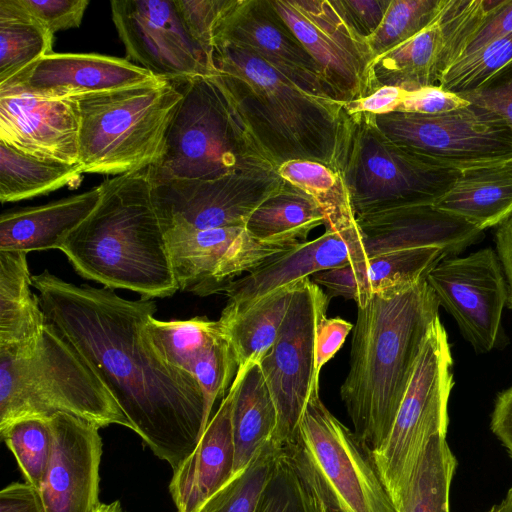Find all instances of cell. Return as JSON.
Segmentation results:
<instances>
[{"instance_id":"1","label":"cell","mask_w":512,"mask_h":512,"mask_svg":"<svg viewBox=\"0 0 512 512\" xmlns=\"http://www.w3.org/2000/svg\"><path fill=\"white\" fill-rule=\"evenodd\" d=\"M46 322L86 360L131 430L175 469L203 431L204 396L196 378L164 360L145 329L157 306L114 289L76 285L44 270L32 274Z\"/></svg>"},{"instance_id":"2","label":"cell","mask_w":512,"mask_h":512,"mask_svg":"<svg viewBox=\"0 0 512 512\" xmlns=\"http://www.w3.org/2000/svg\"><path fill=\"white\" fill-rule=\"evenodd\" d=\"M439 306L424 277L375 293L357 307L340 396L355 436L370 451L392 429Z\"/></svg>"},{"instance_id":"3","label":"cell","mask_w":512,"mask_h":512,"mask_svg":"<svg viewBox=\"0 0 512 512\" xmlns=\"http://www.w3.org/2000/svg\"><path fill=\"white\" fill-rule=\"evenodd\" d=\"M93 212L63 241L61 250L83 278L146 299L179 289L148 170L107 179Z\"/></svg>"},{"instance_id":"4","label":"cell","mask_w":512,"mask_h":512,"mask_svg":"<svg viewBox=\"0 0 512 512\" xmlns=\"http://www.w3.org/2000/svg\"><path fill=\"white\" fill-rule=\"evenodd\" d=\"M212 60L211 76L278 167L311 160L336 171L343 103L302 87L259 56L231 44H214Z\"/></svg>"},{"instance_id":"5","label":"cell","mask_w":512,"mask_h":512,"mask_svg":"<svg viewBox=\"0 0 512 512\" xmlns=\"http://www.w3.org/2000/svg\"><path fill=\"white\" fill-rule=\"evenodd\" d=\"M66 413L99 429L131 425L99 376L49 323L33 342L0 349V430Z\"/></svg>"},{"instance_id":"6","label":"cell","mask_w":512,"mask_h":512,"mask_svg":"<svg viewBox=\"0 0 512 512\" xmlns=\"http://www.w3.org/2000/svg\"><path fill=\"white\" fill-rule=\"evenodd\" d=\"M174 82L182 100L161 159L147 168L151 180H212L240 172L278 170L211 75Z\"/></svg>"},{"instance_id":"7","label":"cell","mask_w":512,"mask_h":512,"mask_svg":"<svg viewBox=\"0 0 512 512\" xmlns=\"http://www.w3.org/2000/svg\"><path fill=\"white\" fill-rule=\"evenodd\" d=\"M71 99L79 115L82 173L118 176L158 163L182 92L176 82L155 77Z\"/></svg>"},{"instance_id":"8","label":"cell","mask_w":512,"mask_h":512,"mask_svg":"<svg viewBox=\"0 0 512 512\" xmlns=\"http://www.w3.org/2000/svg\"><path fill=\"white\" fill-rule=\"evenodd\" d=\"M336 171L347 189L355 219L399 208L435 205L460 171L437 165L386 137L374 115L348 113Z\"/></svg>"},{"instance_id":"9","label":"cell","mask_w":512,"mask_h":512,"mask_svg":"<svg viewBox=\"0 0 512 512\" xmlns=\"http://www.w3.org/2000/svg\"><path fill=\"white\" fill-rule=\"evenodd\" d=\"M326 512H397L370 450L312 394L292 444L282 447Z\"/></svg>"},{"instance_id":"10","label":"cell","mask_w":512,"mask_h":512,"mask_svg":"<svg viewBox=\"0 0 512 512\" xmlns=\"http://www.w3.org/2000/svg\"><path fill=\"white\" fill-rule=\"evenodd\" d=\"M452 357L437 317L431 325L413 375L386 441L370 451L397 512H401L415 468L430 437L448 430L453 387Z\"/></svg>"},{"instance_id":"11","label":"cell","mask_w":512,"mask_h":512,"mask_svg":"<svg viewBox=\"0 0 512 512\" xmlns=\"http://www.w3.org/2000/svg\"><path fill=\"white\" fill-rule=\"evenodd\" d=\"M329 300L310 277L300 280L277 339L259 363L277 409L272 442L278 447L294 442L304 410L319 392L316 334Z\"/></svg>"},{"instance_id":"12","label":"cell","mask_w":512,"mask_h":512,"mask_svg":"<svg viewBox=\"0 0 512 512\" xmlns=\"http://www.w3.org/2000/svg\"><path fill=\"white\" fill-rule=\"evenodd\" d=\"M374 120L390 140L440 166L462 171L512 158V129L471 103L438 115L394 111Z\"/></svg>"},{"instance_id":"13","label":"cell","mask_w":512,"mask_h":512,"mask_svg":"<svg viewBox=\"0 0 512 512\" xmlns=\"http://www.w3.org/2000/svg\"><path fill=\"white\" fill-rule=\"evenodd\" d=\"M271 2L316 61L337 101L345 105L378 89L368 41L355 32L333 0Z\"/></svg>"},{"instance_id":"14","label":"cell","mask_w":512,"mask_h":512,"mask_svg":"<svg viewBox=\"0 0 512 512\" xmlns=\"http://www.w3.org/2000/svg\"><path fill=\"white\" fill-rule=\"evenodd\" d=\"M151 182L155 207L164 230H206L245 227L251 213L284 183V179L278 170H264L234 173L212 180Z\"/></svg>"},{"instance_id":"15","label":"cell","mask_w":512,"mask_h":512,"mask_svg":"<svg viewBox=\"0 0 512 512\" xmlns=\"http://www.w3.org/2000/svg\"><path fill=\"white\" fill-rule=\"evenodd\" d=\"M110 5L130 62L171 81L214 72L212 56L190 35L174 0H112Z\"/></svg>"},{"instance_id":"16","label":"cell","mask_w":512,"mask_h":512,"mask_svg":"<svg viewBox=\"0 0 512 512\" xmlns=\"http://www.w3.org/2000/svg\"><path fill=\"white\" fill-rule=\"evenodd\" d=\"M501 0H446L423 31L374 59L377 87L406 92L433 86L458 60L468 40Z\"/></svg>"},{"instance_id":"17","label":"cell","mask_w":512,"mask_h":512,"mask_svg":"<svg viewBox=\"0 0 512 512\" xmlns=\"http://www.w3.org/2000/svg\"><path fill=\"white\" fill-rule=\"evenodd\" d=\"M164 233L178 289L201 297L224 292L235 279L297 245L258 240L244 226Z\"/></svg>"},{"instance_id":"18","label":"cell","mask_w":512,"mask_h":512,"mask_svg":"<svg viewBox=\"0 0 512 512\" xmlns=\"http://www.w3.org/2000/svg\"><path fill=\"white\" fill-rule=\"evenodd\" d=\"M426 281L475 351L492 350L508 301V285L497 252L483 248L465 257L443 258L428 272Z\"/></svg>"},{"instance_id":"19","label":"cell","mask_w":512,"mask_h":512,"mask_svg":"<svg viewBox=\"0 0 512 512\" xmlns=\"http://www.w3.org/2000/svg\"><path fill=\"white\" fill-rule=\"evenodd\" d=\"M216 43L247 50L302 87L336 100L318 64L271 0H235L216 30Z\"/></svg>"},{"instance_id":"20","label":"cell","mask_w":512,"mask_h":512,"mask_svg":"<svg viewBox=\"0 0 512 512\" xmlns=\"http://www.w3.org/2000/svg\"><path fill=\"white\" fill-rule=\"evenodd\" d=\"M145 329L164 360L198 381L204 396L205 430L216 400L229 390L238 370L235 352L221 324L204 316L172 321L152 316Z\"/></svg>"},{"instance_id":"21","label":"cell","mask_w":512,"mask_h":512,"mask_svg":"<svg viewBox=\"0 0 512 512\" xmlns=\"http://www.w3.org/2000/svg\"><path fill=\"white\" fill-rule=\"evenodd\" d=\"M49 423L53 449L39 489L45 512H95L101 504L99 428L66 413L50 417Z\"/></svg>"},{"instance_id":"22","label":"cell","mask_w":512,"mask_h":512,"mask_svg":"<svg viewBox=\"0 0 512 512\" xmlns=\"http://www.w3.org/2000/svg\"><path fill=\"white\" fill-rule=\"evenodd\" d=\"M127 59L96 53H50L0 84V95L71 99L155 78Z\"/></svg>"},{"instance_id":"23","label":"cell","mask_w":512,"mask_h":512,"mask_svg":"<svg viewBox=\"0 0 512 512\" xmlns=\"http://www.w3.org/2000/svg\"><path fill=\"white\" fill-rule=\"evenodd\" d=\"M367 261L360 232L326 229L319 237L276 254L225 288L222 313L243 310L269 293L313 274Z\"/></svg>"},{"instance_id":"24","label":"cell","mask_w":512,"mask_h":512,"mask_svg":"<svg viewBox=\"0 0 512 512\" xmlns=\"http://www.w3.org/2000/svg\"><path fill=\"white\" fill-rule=\"evenodd\" d=\"M0 141L42 160L77 164L79 115L75 100L0 95Z\"/></svg>"},{"instance_id":"25","label":"cell","mask_w":512,"mask_h":512,"mask_svg":"<svg viewBox=\"0 0 512 512\" xmlns=\"http://www.w3.org/2000/svg\"><path fill=\"white\" fill-rule=\"evenodd\" d=\"M366 259L424 247L454 256L479 241L483 231L435 205L394 209L356 219Z\"/></svg>"},{"instance_id":"26","label":"cell","mask_w":512,"mask_h":512,"mask_svg":"<svg viewBox=\"0 0 512 512\" xmlns=\"http://www.w3.org/2000/svg\"><path fill=\"white\" fill-rule=\"evenodd\" d=\"M232 382L192 453L173 469L169 492L178 512H197L233 476Z\"/></svg>"},{"instance_id":"27","label":"cell","mask_w":512,"mask_h":512,"mask_svg":"<svg viewBox=\"0 0 512 512\" xmlns=\"http://www.w3.org/2000/svg\"><path fill=\"white\" fill-rule=\"evenodd\" d=\"M100 186L45 205L2 213L0 251L29 253L60 249L66 237L100 201Z\"/></svg>"},{"instance_id":"28","label":"cell","mask_w":512,"mask_h":512,"mask_svg":"<svg viewBox=\"0 0 512 512\" xmlns=\"http://www.w3.org/2000/svg\"><path fill=\"white\" fill-rule=\"evenodd\" d=\"M511 159L460 171L453 187L435 206L482 231L498 226L512 214Z\"/></svg>"},{"instance_id":"29","label":"cell","mask_w":512,"mask_h":512,"mask_svg":"<svg viewBox=\"0 0 512 512\" xmlns=\"http://www.w3.org/2000/svg\"><path fill=\"white\" fill-rule=\"evenodd\" d=\"M233 383L235 394L231 420L234 475L242 471L260 449L272 440L278 414L259 363L246 370H237Z\"/></svg>"},{"instance_id":"30","label":"cell","mask_w":512,"mask_h":512,"mask_svg":"<svg viewBox=\"0 0 512 512\" xmlns=\"http://www.w3.org/2000/svg\"><path fill=\"white\" fill-rule=\"evenodd\" d=\"M25 253L0 251V349L29 344L42 333L46 318Z\"/></svg>"},{"instance_id":"31","label":"cell","mask_w":512,"mask_h":512,"mask_svg":"<svg viewBox=\"0 0 512 512\" xmlns=\"http://www.w3.org/2000/svg\"><path fill=\"white\" fill-rule=\"evenodd\" d=\"M299 281L269 293L243 310L221 312L218 321L235 352L238 370L260 363L272 348Z\"/></svg>"},{"instance_id":"32","label":"cell","mask_w":512,"mask_h":512,"mask_svg":"<svg viewBox=\"0 0 512 512\" xmlns=\"http://www.w3.org/2000/svg\"><path fill=\"white\" fill-rule=\"evenodd\" d=\"M326 222V214L316 199L284 180L251 213L245 228L264 242L298 244L305 242L314 228Z\"/></svg>"},{"instance_id":"33","label":"cell","mask_w":512,"mask_h":512,"mask_svg":"<svg viewBox=\"0 0 512 512\" xmlns=\"http://www.w3.org/2000/svg\"><path fill=\"white\" fill-rule=\"evenodd\" d=\"M79 164L42 160L0 141V200L15 202L41 196L78 181Z\"/></svg>"},{"instance_id":"34","label":"cell","mask_w":512,"mask_h":512,"mask_svg":"<svg viewBox=\"0 0 512 512\" xmlns=\"http://www.w3.org/2000/svg\"><path fill=\"white\" fill-rule=\"evenodd\" d=\"M53 34L16 0H0V84L52 53Z\"/></svg>"},{"instance_id":"35","label":"cell","mask_w":512,"mask_h":512,"mask_svg":"<svg viewBox=\"0 0 512 512\" xmlns=\"http://www.w3.org/2000/svg\"><path fill=\"white\" fill-rule=\"evenodd\" d=\"M446 257L440 248L424 247L382 253L365 263L351 264L359 289L357 307L364 306L375 293L426 277Z\"/></svg>"},{"instance_id":"36","label":"cell","mask_w":512,"mask_h":512,"mask_svg":"<svg viewBox=\"0 0 512 512\" xmlns=\"http://www.w3.org/2000/svg\"><path fill=\"white\" fill-rule=\"evenodd\" d=\"M447 433L432 435L418 460L401 512H450V487L457 459Z\"/></svg>"},{"instance_id":"37","label":"cell","mask_w":512,"mask_h":512,"mask_svg":"<svg viewBox=\"0 0 512 512\" xmlns=\"http://www.w3.org/2000/svg\"><path fill=\"white\" fill-rule=\"evenodd\" d=\"M278 173L316 199L326 214V229L359 233L347 189L337 171L316 161L292 160L281 164Z\"/></svg>"},{"instance_id":"38","label":"cell","mask_w":512,"mask_h":512,"mask_svg":"<svg viewBox=\"0 0 512 512\" xmlns=\"http://www.w3.org/2000/svg\"><path fill=\"white\" fill-rule=\"evenodd\" d=\"M254 512H326L321 500L281 448Z\"/></svg>"},{"instance_id":"39","label":"cell","mask_w":512,"mask_h":512,"mask_svg":"<svg viewBox=\"0 0 512 512\" xmlns=\"http://www.w3.org/2000/svg\"><path fill=\"white\" fill-rule=\"evenodd\" d=\"M280 449L269 441L197 512H254Z\"/></svg>"},{"instance_id":"40","label":"cell","mask_w":512,"mask_h":512,"mask_svg":"<svg viewBox=\"0 0 512 512\" xmlns=\"http://www.w3.org/2000/svg\"><path fill=\"white\" fill-rule=\"evenodd\" d=\"M0 436L13 453L26 482L39 490L53 449L49 418L16 421L0 430Z\"/></svg>"},{"instance_id":"41","label":"cell","mask_w":512,"mask_h":512,"mask_svg":"<svg viewBox=\"0 0 512 512\" xmlns=\"http://www.w3.org/2000/svg\"><path fill=\"white\" fill-rule=\"evenodd\" d=\"M446 0H391L378 30L367 40L374 59L434 22Z\"/></svg>"},{"instance_id":"42","label":"cell","mask_w":512,"mask_h":512,"mask_svg":"<svg viewBox=\"0 0 512 512\" xmlns=\"http://www.w3.org/2000/svg\"><path fill=\"white\" fill-rule=\"evenodd\" d=\"M511 60L512 33L468 57L457 60L444 73L439 86L456 94L474 90Z\"/></svg>"},{"instance_id":"43","label":"cell","mask_w":512,"mask_h":512,"mask_svg":"<svg viewBox=\"0 0 512 512\" xmlns=\"http://www.w3.org/2000/svg\"><path fill=\"white\" fill-rule=\"evenodd\" d=\"M190 35L212 56L216 30L235 0H174Z\"/></svg>"},{"instance_id":"44","label":"cell","mask_w":512,"mask_h":512,"mask_svg":"<svg viewBox=\"0 0 512 512\" xmlns=\"http://www.w3.org/2000/svg\"><path fill=\"white\" fill-rule=\"evenodd\" d=\"M458 95L499 115L512 129V60L474 90Z\"/></svg>"},{"instance_id":"45","label":"cell","mask_w":512,"mask_h":512,"mask_svg":"<svg viewBox=\"0 0 512 512\" xmlns=\"http://www.w3.org/2000/svg\"><path fill=\"white\" fill-rule=\"evenodd\" d=\"M53 35L81 25L88 0H16Z\"/></svg>"},{"instance_id":"46","label":"cell","mask_w":512,"mask_h":512,"mask_svg":"<svg viewBox=\"0 0 512 512\" xmlns=\"http://www.w3.org/2000/svg\"><path fill=\"white\" fill-rule=\"evenodd\" d=\"M469 104L458 94L445 91L439 85H433L406 92L396 111L438 115L464 108Z\"/></svg>"},{"instance_id":"47","label":"cell","mask_w":512,"mask_h":512,"mask_svg":"<svg viewBox=\"0 0 512 512\" xmlns=\"http://www.w3.org/2000/svg\"><path fill=\"white\" fill-rule=\"evenodd\" d=\"M362 38L368 40L380 27L391 0H333Z\"/></svg>"},{"instance_id":"48","label":"cell","mask_w":512,"mask_h":512,"mask_svg":"<svg viewBox=\"0 0 512 512\" xmlns=\"http://www.w3.org/2000/svg\"><path fill=\"white\" fill-rule=\"evenodd\" d=\"M512 33V0H501L468 40L459 59L468 57L492 42Z\"/></svg>"},{"instance_id":"49","label":"cell","mask_w":512,"mask_h":512,"mask_svg":"<svg viewBox=\"0 0 512 512\" xmlns=\"http://www.w3.org/2000/svg\"><path fill=\"white\" fill-rule=\"evenodd\" d=\"M354 325L340 317L323 318L316 334V365L320 374L322 367L334 357L344 344Z\"/></svg>"},{"instance_id":"50","label":"cell","mask_w":512,"mask_h":512,"mask_svg":"<svg viewBox=\"0 0 512 512\" xmlns=\"http://www.w3.org/2000/svg\"><path fill=\"white\" fill-rule=\"evenodd\" d=\"M311 280L325 287L330 299L341 296L346 300H354L356 304L359 302V289L351 264L317 272Z\"/></svg>"},{"instance_id":"51","label":"cell","mask_w":512,"mask_h":512,"mask_svg":"<svg viewBox=\"0 0 512 512\" xmlns=\"http://www.w3.org/2000/svg\"><path fill=\"white\" fill-rule=\"evenodd\" d=\"M0 512H45L39 490L28 482H12L0 491Z\"/></svg>"},{"instance_id":"52","label":"cell","mask_w":512,"mask_h":512,"mask_svg":"<svg viewBox=\"0 0 512 512\" xmlns=\"http://www.w3.org/2000/svg\"><path fill=\"white\" fill-rule=\"evenodd\" d=\"M406 91L391 86H381L369 96L344 105L348 113L382 115L399 107Z\"/></svg>"},{"instance_id":"53","label":"cell","mask_w":512,"mask_h":512,"mask_svg":"<svg viewBox=\"0 0 512 512\" xmlns=\"http://www.w3.org/2000/svg\"><path fill=\"white\" fill-rule=\"evenodd\" d=\"M490 429L512 458V386L497 396Z\"/></svg>"},{"instance_id":"54","label":"cell","mask_w":512,"mask_h":512,"mask_svg":"<svg viewBox=\"0 0 512 512\" xmlns=\"http://www.w3.org/2000/svg\"><path fill=\"white\" fill-rule=\"evenodd\" d=\"M495 242L508 285L507 305L512 309V214L498 225Z\"/></svg>"},{"instance_id":"55","label":"cell","mask_w":512,"mask_h":512,"mask_svg":"<svg viewBox=\"0 0 512 512\" xmlns=\"http://www.w3.org/2000/svg\"><path fill=\"white\" fill-rule=\"evenodd\" d=\"M95 512H123L120 501L116 500L111 503H101Z\"/></svg>"},{"instance_id":"56","label":"cell","mask_w":512,"mask_h":512,"mask_svg":"<svg viewBox=\"0 0 512 512\" xmlns=\"http://www.w3.org/2000/svg\"><path fill=\"white\" fill-rule=\"evenodd\" d=\"M498 512H512V487H510L500 504Z\"/></svg>"},{"instance_id":"57","label":"cell","mask_w":512,"mask_h":512,"mask_svg":"<svg viewBox=\"0 0 512 512\" xmlns=\"http://www.w3.org/2000/svg\"><path fill=\"white\" fill-rule=\"evenodd\" d=\"M487 512H498V505H494L489 511Z\"/></svg>"}]
</instances>
